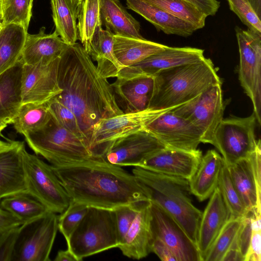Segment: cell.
Returning a JSON list of instances; mask_svg holds the SVG:
<instances>
[{
	"label": "cell",
	"mask_w": 261,
	"mask_h": 261,
	"mask_svg": "<svg viewBox=\"0 0 261 261\" xmlns=\"http://www.w3.org/2000/svg\"><path fill=\"white\" fill-rule=\"evenodd\" d=\"M58 82L62 91L55 97L75 114L90 148L94 125L102 119L123 113L112 85L77 42L69 45L61 57Z\"/></svg>",
	"instance_id": "1"
},
{
	"label": "cell",
	"mask_w": 261,
	"mask_h": 261,
	"mask_svg": "<svg viewBox=\"0 0 261 261\" xmlns=\"http://www.w3.org/2000/svg\"><path fill=\"white\" fill-rule=\"evenodd\" d=\"M51 166L72 201L114 210L148 200L143 184L134 175L103 158L73 165Z\"/></svg>",
	"instance_id": "2"
},
{
	"label": "cell",
	"mask_w": 261,
	"mask_h": 261,
	"mask_svg": "<svg viewBox=\"0 0 261 261\" xmlns=\"http://www.w3.org/2000/svg\"><path fill=\"white\" fill-rule=\"evenodd\" d=\"M148 109H173L193 99L221 80L210 59L162 70L154 76Z\"/></svg>",
	"instance_id": "3"
},
{
	"label": "cell",
	"mask_w": 261,
	"mask_h": 261,
	"mask_svg": "<svg viewBox=\"0 0 261 261\" xmlns=\"http://www.w3.org/2000/svg\"><path fill=\"white\" fill-rule=\"evenodd\" d=\"M132 174L143 184L148 200L173 217L196 244L202 212L192 203L189 180L139 167Z\"/></svg>",
	"instance_id": "4"
},
{
	"label": "cell",
	"mask_w": 261,
	"mask_h": 261,
	"mask_svg": "<svg viewBox=\"0 0 261 261\" xmlns=\"http://www.w3.org/2000/svg\"><path fill=\"white\" fill-rule=\"evenodd\" d=\"M24 136L35 154L52 166L73 165L103 158L95 154L83 139L59 126L51 118L43 128Z\"/></svg>",
	"instance_id": "5"
},
{
	"label": "cell",
	"mask_w": 261,
	"mask_h": 261,
	"mask_svg": "<svg viewBox=\"0 0 261 261\" xmlns=\"http://www.w3.org/2000/svg\"><path fill=\"white\" fill-rule=\"evenodd\" d=\"M78 261L119 246L114 210L89 206L66 241Z\"/></svg>",
	"instance_id": "6"
},
{
	"label": "cell",
	"mask_w": 261,
	"mask_h": 261,
	"mask_svg": "<svg viewBox=\"0 0 261 261\" xmlns=\"http://www.w3.org/2000/svg\"><path fill=\"white\" fill-rule=\"evenodd\" d=\"M21 158L28 193L48 211L61 214L71 199L51 166L29 153L25 145L21 149Z\"/></svg>",
	"instance_id": "7"
},
{
	"label": "cell",
	"mask_w": 261,
	"mask_h": 261,
	"mask_svg": "<svg viewBox=\"0 0 261 261\" xmlns=\"http://www.w3.org/2000/svg\"><path fill=\"white\" fill-rule=\"evenodd\" d=\"M256 118L254 112L247 117L223 118L218 125L211 144L220 151L227 166L249 158L255 150Z\"/></svg>",
	"instance_id": "8"
},
{
	"label": "cell",
	"mask_w": 261,
	"mask_h": 261,
	"mask_svg": "<svg viewBox=\"0 0 261 261\" xmlns=\"http://www.w3.org/2000/svg\"><path fill=\"white\" fill-rule=\"evenodd\" d=\"M58 216L48 211L19 226L12 261H49L58 229Z\"/></svg>",
	"instance_id": "9"
},
{
	"label": "cell",
	"mask_w": 261,
	"mask_h": 261,
	"mask_svg": "<svg viewBox=\"0 0 261 261\" xmlns=\"http://www.w3.org/2000/svg\"><path fill=\"white\" fill-rule=\"evenodd\" d=\"M240 54L239 79L250 98L257 122L261 118V35L235 28Z\"/></svg>",
	"instance_id": "10"
},
{
	"label": "cell",
	"mask_w": 261,
	"mask_h": 261,
	"mask_svg": "<svg viewBox=\"0 0 261 261\" xmlns=\"http://www.w3.org/2000/svg\"><path fill=\"white\" fill-rule=\"evenodd\" d=\"M222 83L211 86L199 95L171 111L190 122L200 132L201 142L211 144L223 118Z\"/></svg>",
	"instance_id": "11"
},
{
	"label": "cell",
	"mask_w": 261,
	"mask_h": 261,
	"mask_svg": "<svg viewBox=\"0 0 261 261\" xmlns=\"http://www.w3.org/2000/svg\"><path fill=\"white\" fill-rule=\"evenodd\" d=\"M170 110L147 109L102 119L94 126L90 148L95 154L103 157L111 143L144 129L152 120Z\"/></svg>",
	"instance_id": "12"
},
{
	"label": "cell",
	"mask_w": 261,
	"mask_h": 261,
	"mask_svg": "<svg viewBox=\"0 0 261 261\" xmlns=\"http://www.w3.org/2000/svg\"><path fill=\"white\" fill-rule=\"evenodd\" d=\"M166 148L195 150L201 142L199 130L171 110L160 114L145 127Z\"/></svg>",
	"instance_id": "13"
},
{
	"label": "cell",
	"mask_w": 261,
	"mask_h": 261,
	"mask_svg": "<svg viewBox=\"0 0 261 261\" xmlns=\"http://www.w3.org/2000/svg\"><path fill=\"white\" fill-rule=\"evenodd\" d=\"M150 208L152 238L163 242L172 251L177 261H201L196 244L174 218L151 202Z\"/></svg>",
	"instance_id": "14"
},
{
	"label": "cell",
	"mask_w": 261,
	"mask_h": 261,
	"mask_svg": "<svg viewBox=\"0 0 261 261\" xmlns=\"http://www.w3.org/2000/svg\"><path fill=\"white\" fill-rule=\"evenodd\" d=\"M165 147L152 134L143 129L111 143L103 158L117 166L139 167L152 154Z\"/></svg>",
	"instance_id": "15"
},
{
	"label": "cell",
	"mask_w": 261,
	"mask_h": 261,
	"mask_svg": "<svg viewBox=\"0 0 261 261\" xmlns=\"http://www.w3.org/2000/svg\"><path fill=\"white\" fill-rule=\"evenodd\" d=\"M203 53V49L197 48L167 46L160 52L123 68L116 77L127 80L141 76H153L165 69L201 61L205 59Z\"/></svg>",
	"instance_id": "16"
},
{
	"label": "cell",
	"mask_w": 261,
	"mask_h": 261,
	"mask_svg": "<svg viewBox=\"0 0 261 261\" xmlns=\"http://www.w3.org/2000/svg\"><path fill=\"white\" fill-rule=\"evenodd\" d=\"M60 58L47 64H23L21 75L22 102L43 103L59 94L58 82Z\"/></svg>",
	"instance_id": "17"
},
{
	"label": "cell",
	"mask_w": 261,
	"mask_h": 261,
	"mask_svg": "<svg viewBox=\"0 0 261 261\" xmlns=\"http://www.w3.org/2000/svg\"><path fill=\"white\" fill-rule=\"evenodd\" d=\"M202 156V151L198 149L188 151L165 147L152 154L139 167L189 180L196 172Z\"/></svg>",
	"instance_id": "18"
},
{
	"label": "cell",
	"mask_w": 261,
	"mask_h": 261,
	"mask_svg": "<svg viewBox=\"0 0 261 261\" xmlns=\"http://www.w3.org/2000/svg\"><path fill=\"white\" fill-rule=\"evenodd\" d=\"M199 222L197 247L201 261L230 217V213L217 186L211 196Z\"/></svg>",
	"instance_id": "19"
},
{
	"label": "cell",
	"mask_w": 261,
	"mask_h": 261,
	"mask_svg": "<svg viewBox=\"0 0 261 261\" xmlns=\"http://www.w3.org/2000/svg\"><path fill=\"white\" fill-rule=\"evenodd\" d=\"M150 202H143L140 210L118 248L124 256L140 259L151 252Z\"/></svg>",
	"instance_id": "20"
},
{
	"label": "cell",
	"mask_w": 261,
	"mask_h": 261,
	"mask_svg": "<svg viewBox=\"0 0 261 261\" xmlns=\"http://www.w3.org/2000/svg\"><path fill=\"white\" fill-rule=\"evenodd\" d=\"M111 85L116 101L123 113L148 109L153 90L154 76L127 80L117 78Z\"/></svg>",
	"instance_id": "21"
},
{
	"label": "cell",
	"mask_w": 261,
	"mask_h": 261,
	"mask_svg": "<svg viewBox=\"0 0 261 261\" xmlns=\"http://www.w3.org/2000/svg\"><path fill=\"white\" fill-rule=\"evenodd\" d=\"M45 27L36 34H27L20 60L24 64H47L61 57L69 45L56 31L52 34L45 33Z\"/></svg>",
	"instance_id": "22"
},
{
	"label": "cell",
	"mask_w": 261,
	"mask_h": 261,
	"mask_svg": "<svg viewBox=\"0 0 261 261\" xmlns=\"http://www.w3.org/2000/svg\"><path fill=\"white\" fill-rule=\"evenodd\" d=\"M23 142L0 152V200L5 197L28 193L21 158Z\"/></svg>",
	"instance_id": "23"
},
{
	"label": "cell",
	"mask_w": 261,
	"mask_h": 261,
	"mask_svg": "<svg viewBox=\"0 0 261 261\" xmlns=\"http://www.w3.org/2000/svg\"><path fill=\"white\" fill-rule=\"evenodd\" d=\"M23 63L20 60L0 74V120L12 124L22 104L21 75Z\"/></svg>",
	"instance_id": "24"
},
{
	"label": "cell",
	"mask_w": 261,
	"mask_h": 261,
	"mask_svg": "<svg viewBox=\"0 0 261 261\" xmlns=\"http://www.w3.org/2000/svg\"><path fill=\"white\" fill-rule=\"evenodd\" d=\"M128 9L151 23L158 31L182 37L191 35L196 29L182 20L144 0H126Z\"/></svg>",
	"instance_id": "25"
},
{
	"label": "cell",
	"mask_w": 261,
	"mask_h": 261,
	"mask_svg": "<svg viewBox=\"0 0 261 261\" xmlns=\"http://www.w3.org/2000/svg\"><path fill=\"white\" fill-rule=\"evenodd\" d=\"M223 164L222 156L215 150H209L202 156L196 172L189 180L191 193L199 201L209 198L218 186Z\"/></svg>",
	"instance_id": "26"
},
{
	"label": "cell",
	"mask_w": 261,
	"mask_h": 261,
	"mask_svg": "<svg viewBox=\"0 0 261 261\" xmlns=\"http://www.w3.org/2000/svg\"><path fill=\"white\" fill-rule=\"evenodd\" d=\"M102 24L114 35L144 39L140 24L125 9L119 0H100Z\"/></svg>",
	"instance_id": "27"
},
{
	"label": "cell",
	"mask_w": 261,
	"mask_h": 261,
	"mask_svg": "<svg viewBox=\"0 0 261 261\" xmlns=\"http://www.w3.org/2000/svg\"><path fill=\"white\" fill-rule=\"evenodd\" d=\"M231 181L247 211L261 212V187L258 186L249 158L227 166Z\"/></svg>",
	"instance_id": "28"
},
{
	"label": "cell",
	"mask_w": 261,
	"mask_h": 261,
	"mask_svg": "<svg viewBox=\"0 0 261 261\" xmlns=\"http://www.w3.org/2000/svg\"><path fill=\"white\" fill-rule=\"evenodd\" d=\"M114 34L102 26L97 27L91 40L89 54L97 62L100 74L108 79L116 77L123 67L117 61L114 52Z\"/></svg>",
	"instance_id": "29"
},
{
	"label": "cell",
	"mask_w": 261,
	"mask_h": 261,
	"mask_svg": "<svg viewBox=\"0 0 261 261\" xmlns=\"http://www.w3.org/2000/svg\"><path fill=\"white\" fill-rule=\"evenodd\" d=\"M167 46L145 38L137 39L114 35V54L123 68L160 52Z\"/></svg>",
	"instance_id": "30"
},
{
	"label": "cell",
	"mask_w": 261,
	"mask_h": 261,
	"mask_svg": "<svg viewBox=\"0 0 261 261\" xmlns=\"http://www.w3.org/2000/svg\"><path fill=\"white\" fill-rule=\"evenodd\" d=\"M28 31L21 25L9 24L0 31V74L20 59Z\"/></svg>",
	"instance_id": "31"
},
{
	"label": "cell",
	"mask_w": 261,
	"mask_h": 261,
	"mask_svg": "<svg viewBox=\"0 0 261 261\" xmlns=\"http://www.w3.org/2000/svg\"><path fill=\"white\" fill-rule=\"evenodd\" d=\"M50 4L55 31L66 43L75 44L79 39L77 8L70 0H51Z\"/></svg>",
	"instance_id": "32"
},
{
	"label": "cell",
	"mask_w": 261,
	"mask_h": 261,
	"mask_svg": "<svg viewBox=\"0 0 261 261\" xmlns=\"http://www.w3.org/2000/svg\"><path fill=\"white\" fill-rule=\"evenodd\" d=\"M47 102L22 103L12 123L17 133L25 136L43 128L51 119Z\"/></svg>",
	"instance_id": "33"
},
{
	"label": "cell",
	"mask_w": 261,
	"mask_h": 261,
	"mask_svg": "<svg viewBox=\"0 0 261 261\" xmlns=\"http://www.w3.org/2000/svg\"><path fill=\"white\" fill-rule=\"evenodd\" d=\"M0 207L12 213L23 223L37 218L48 209L28 193L11 195L0 200Z\"/></svg>",
	"instance_id": "34"
},
{
	"label": "cell",
	"mask_w": 261,
	"mask_h": 261,
	"mask_svg": "<svg viewBox=\"0 0 261 261\" xmlns=\"http://www.w3.org/2000/svg\"><path fill=\"white\" fill-rule=\"evenodd\" d=\"M79 39L89 54L90 45L97 27L102 26L100 0H83L77 8Z\"/></svg>",
	"instance_id": "35"
},
{
	"label": "cell",
	"mask_w": 261,
	"mask_h": 261,
	"mask_svg": "<svg viewBox=\"0 0 261 261\" xmlns=\"http://www.w3.org/2000/svg\"><path fill=\"white\" fill-rule=\"evenodd\" d=\"M184 20L196 29L205 25L206 16L195 6L185 0H144Z\"/></svg>",
	"instance_id": "36"
},
{
	"label": "cell",
	"mask_w": 261,
	"mask_h": 261,
	"mask_svg": "<svg viewBox=\"0 0 261 261\" xmlns=\"http://www.w3.org/2000/svg\"><path fill=\"white\" fill-rule=\"evenodd\" d=\"M218 187L230 213V217H243L248 211L231 181L227 166L224 162L218 180Z\"/></svg>",
	"instance_id": "37"
},
{
	"label": "cell",
	"mask_w": 261,
	"mask_h": 261,
	"mask_svg": "<svg viewBox=\"0 0 261 261\" xmlns=\"http://www.w3.org/2000/svg\"><path fill=\"white\" fill-rule=\"evenodd\" d=\"M242 218L230 217L208 251L204 261H222L234 240Z\"/></svg>",
	"instance_id": "38"
},
{
	"label": "cell",
	"mask_w": 261,
	"mask_h": 261,
	"mask_svg": "<svg viewBox=\"0 0 261 261\" xmlns=\"http://www.w3.org/2000/svg\"><path fill=\"white\" fill-rule=\"evenodd\" d=\"M3 27L14 23L22 25L28 31L33 0H2Z\"/></svg>",
	"instance_id": "39"
},
{
	"label": "cell",
	"mask_w": 261,
	"mask_h": 261,
	"mask_svg": "<svg viewBox=\"0 0 261 261\" xmlns=\"http://www.w3.org/2000/svg\"><path fill=\"white\" fill-rule=\"evenodd\" d=\"M47 103L51 119L59 126L82 138L85 141L75 114L58 101L55 97Z\"/></svg>",
	"instance_id": "40"
},
{
	"label": "cell",
	"mask_w": 261,
	"mask_h": 261,
	"mask_svg": "<svg viewBox=\"0 0 261 261\" xmlns=\"http://www.w3.org/2000/svg\"><path fill=\"white\" fill-rule=\"evenodd\" d=\"M89 206L71 200L66 210L58 217V229L67 241L88 211Z\"/></svg>",
	"instance_id": "41"
},
{
	"label": "cell",
	"mask_w": 261,
	"mask_h": 261,
	"mask_svg": "<svg viewBox=\"0 0 261 261\" xmlns=\"http://www.w3.org/2000/svg\"><path fill=\"white\" fill-rule=\"evenodd\" d=\"M233 11L250 30L261 35V21L248 0H227Z\"/></svg>",
	"instance_id": "42"
},
{
	"label": "cell",
	"mask_w": 261,
	"mask_h": 261,
	"mask_svg": "<svg viewBox=\"0 0 261 261\" xmlns=\"http://www.w3.org/2000/svg\"><path fill=\"white\" fill-rule=\"evenodd\" d=\"M143 201H144L121 205L114 209L119 245L122 241Z\"/></svg>",
	"instance_id": "43"
},
{
	"label": "cell",
	"mask_w": 261,
	"mask_h": 261,
	"mask_svg": "<svg viewBox=\"0 0 261 261\" xmlns=\"http://www.w3.org/2000/svg\"><path fill=\"white\" fill-rule=\"evenodd\" d=\"M251 233L250 211H248L242 218L240 228L229 248L237 249L244 257V260L249 245Z\"/></svg>",
	"instance_id": "44"
},
{
	"label": "cell",
	"mask_w": 261,
	"mask_h": 261,
	"mask_svg": "<svg viewBox=\"0 0 261 261\" xmlns=\"http://www.w3.org/2000/svg\"><path fill=\"white\" fill-rule=\"evenodd\" d=\"M20 226L0 232V261L12 260Z\"/></svg>",
	"instance_id": "45"
},
{
	"label": "cell",
	"mask_w": 261,
	"mask_h": 261,
	"mask_svg": "<svg viewBox=\"0 0 261 261\" xmlns=\"http://www.w3.org/2000/svg\"><path fill=\"white\" fill-rule=\"evenodd\" d=\"M261 260V231H252L244 261Z\"/></svg>",
	"instance_id": "46"
},
{
	"label": "cell",
	"mask_w": 261,
	"mask_h": 261,
	"mask_svg": "<svg viewBox=\"0 0 261 261\" xmlns=\"http://www.w3.org/2000/svg\"><path fill=\"white\" fill-rule=\"evenodd\" d=\"M151 252L154 253L163 261H177L170 248L157 238H152Z\"/></svg>",
	"instance_id": "47"
},
{
	"label": "cell",
	"mask_w": 261,
	"mask_h": 261,
	"mask_svg": "<svg viewBox=\"0 0 261 261\" xmlns=\"http://www.w3.org/2000/svg\"><path fill=\"white\" fill-rule=\"evenodd\" d=\"M195 6L207 17L213 16L217 12L220 3L217 0H185Z\"/></svg>",
	"instance_id": "48"
},
{
	"label": "cell",
	"mask_w": 261,
	"mask_h": 261,
	"mask_svg": "<svg viewBox=\"0 0 261 261\" xmlns=\"http://www.w3.org/2000/svg\"><path fill=\"white\" fill-rule=\"evenodd\" d=\"M22 224L23 222L12 213L0 207V232Z\"/></svg>",
	"instance_id": "49"
},
{
	"label": "cell",
	"mask_w": 261,
	"mask_h": 261,
	"mask_svg": "<svg viewBox=\"0 0 261 261\" xmlns=\"http://www.w3.org/2000/svg\"><path fill=\"white\" fill-rule=\"evenodd\" d=\"M55 261H78L76 256L68 248L66 250H61L54 259Z\"/></svg>",
	"instance_id": "50"
},
{
	"label": "cell",
	"mask_w": 261,
	"mask_h": 261,
	"mask_svg": "<svg viewBox=\"0 0 261 261\" xmlns=\"http://www.w3.org/2000/svg\"><path fill=\"white\" fill-rule=\"evenodd\" d=\"M19 141L8 140L3 141L0 139V152L8 150L15 146L18 144Z\"/></svg>",
	"instance_id": "51"
},
{
	"label": "cell",
	"mask_w": 261,
	"mask_h": 261,
	"mask_svg": "<svg viewBox=\"0 0 261 261\" xmlns=\"http://www.w3.org/2000/svg\"><path fill=\"white\" fill-rule=\"evenodd\" d=\"M253 9L260 19L261 0H248Z\"/></svg>",
	"instance_id": "52"
},
{
	"label": "cell",
	"mask_w": 261,
	"mask_h": 261,
	"mask_svg": "<svg viewBox=\"0 0 261 261\" xmlns=\"http://www.w3.org/2000/svg\"><path fill=\"white\" fill-rule=\"evenodd\" d=\"M8 124L6 122L0 120V134L1 132L7 126Z\"/></svg>",
	"instance_id": "53"
},
{
	"label": "cell",
	"mask_w": 261,
	"mask_h": 261,
	"mask_svg": "<svg viewBox=\"0 0 261 261\" xmlns=\"http://www.w3.org/2000/svg\"><path fill=\"white\" fill-rule=\"evenodd\" d=\"M83 1V0H70L72 4L76 8H78L79 6Z\"/></svg>",
	"instance_id": "54"
},
{
	"label": "cell",
	"mask_w": 261,
	"mask_h": 261,
	"mask_svg": "<svg viewBox=\"0 0 261 261\" xmlns=\"http://www.w3.org/2000/svg\"><path fill=\"white\" fill-rule=\"evenodd\" d=\"M0 21H3V8H2V2L0 0Z\"/></svg>",
	"instance_id": "55"
},
{
	"label": "cell",
	"mask_w": 261,
	"mask_h": 261,
	"mask_svg": "<svg viewBox=\"0 0 261 261\" xmlns=\"http://www.w3.org/2000/svg\"><path fill=\"white\" fill-rule=\"evenodd\" d=\"M3 25L2 24V22L0 21V31L2 30V29L3 28Z\"/></svg>",
	"instance_id": "56"
}]
</instances>
